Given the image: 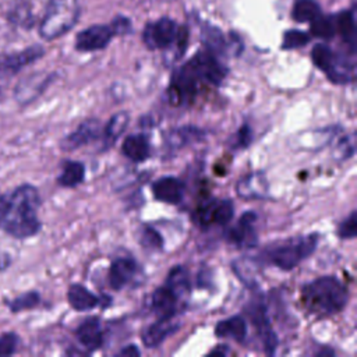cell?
<instances>
[{
    "label": "cell",
    "mask_w": 357,
    "mask_h": 357,
    "mask_svg": "<svg viewBox=\"0 0 357 357\" xmlns=\"http://www.w3.org/2000/svg\"><path fill=\"white\" fill-rule=\"evenodd\" d=\"M301 300L311 314L329 317L346 307L349 291L337 278L322 276L303 286Z\"/></svg>",
    "instance_id": "3"
},
{
    "label": "cell",
    "mask_w": 357,
    "mask_h": 357,
    "mask_svg": "<svg viewBox=\"0 0 357 357\" xmlns=\"http://www.w3.org/2000/svg\"><path fill=\"white\" fill-rule=\"evenodd\" d=\"M117 356L138 357V356H141V351H139V349H138L135 344H128V346H126L124 349H121V350L117 353Z\"/></svg>",
    "instance_id": "40"
},
{
    "label": "cell",
    "mask_w": 357,
    "mask_h": 357,
    "mask_svg": "<svg viewBox=\"0 0 357 357\" xmlns=\"http://www.w3.org/2000/svg\"><path fill=\"white\" fill-rule=\"evenodd\" d=\"M252 139V130L248 124H243L236 134L230 139V146L233 149H244L251 144Z\"/></svg>",
    "instance_id": "36"
},
{
    "label": "cell",
    "mask_w": 357,
    "mask_h": 357,
    "mask_svg": "<svg viewBox=\"0 0 357 357\" xmlns=\"http://www.w3.org/2000/svg\"><path fill=\"white\" fill-rule=\"evenodd\" d=\"M112 26H113L116 35H124V33L130 32V29H131L130 20L126 18V17H117V18L112 22Z\"/></svg>",
    "instance_id": "39"
},
{
    "label": "cell",
    "mask_w": 357,
    "mask_h": 357,
    "mask_svg": "<svg viewBox=\"0 0 357 357\" xmlns=\"http://www.w3.org/2000/svg\"><path fill=\"white\" fill-rule=\"evenodd\" d=\"M255 222H257V215L252 211L243 213L237 225L233 229H230L227 234L229 241L238 248H250L257 245L258 236L254 227Z\"/></svg>",
    "instance_id": "11"
},
{
    "label": "cell",
    "mask_w": 357,
    "mask_h": 357,
    "mask_svg": "<svg viewBox=\"0 0 357 357\" xmlns=\"http://www.w3.org/2000/svg\"><path fill=\"white\" fill-rule=\"evenodd\" d=\"M324 73L333 84H349L354 79V63L346 56L335 52Z\"/></svg>",
    "instance_id": "18"
},
{
    "label": "cell",
    "mask_w": 357,
    "mask_h": 357,
    "mask_svg": "<svg viewBox=\"0 0 357 357\" xmlns=\"http://www.w3.org/2000/svg\"><path fill=\"white\" fill-rule=\"evenodd\" d=\"M152 195L165 204L177 205L184 195V184L174 176H163L152 183Z\"/></svg>",
    "instance_id": "14"
},
{
    "label": "cell",
    "mask_w": 357,
    "mask_h": 357,
    "mask_svg": "<svg viewBox=\"0 0 357 357\" xmlns=\"http://www.w3.org/2000/svg\"><path fill=\"white\" fill-rule=\"evenodd\" d=\"M165 284L170 287L181 300H184L190 294V275L188 271L181 266L176 265L173 266L165 280Z\"/></svg>",
    "instance_id": "26"
},
{
    "label": "cell",
    "mask_w": 357,
    "mask_h": 357,
    "mask_svg": "<svg viewBox=\"0 0 357 357\" xmlns=\"http://www.w3.org/2000/svg\"><path fill=\"white\" fill-rule=\"evenodd\" d=\"M318 245V234L311 233L307 236H298L279 243L275 247L266 250V259L269 264L283 269L291 271L301 261L310 257Z\"/></svg>",
    "instance_id": "4"
},
{
    "label": "cell",
    "mask_w": 357,
    "mask_h": 357,
    "mask_svg": "<svg viewBox=\"0 0 357 357\" xmlns=\"http://www.w3.org/2000/svg\"><path fill=\"white\" fill-rule=\"evenodd\" d=\"M121 152L132 162H144L149 158L151 146L145 134L127 135L121 145Z\"/></svg>",
    "instance_id": "20"
},
{
    "label": "cell",
    "mask_w": 357,
    "mask_h": 357,
    "mask_svg": "<svg viewBox=\"0 0 357 357\" xmlns=\"http://www.w3.org/2000/svg\"><path fill=\"white\" fill-rule=\"evenodd\" d=\"M187 38V29L184 26H178L176 21L169 17H163L148 24L142 35L144 43L149 49H167L176 43L181 52L185 49Z\"/></svg>",
    "instance_id": "6"
},
{
    "label": "cell",
    "mask_w": 357,
    "mask_h": 357,
    "mask_svg": "<svg viewBox=\"0 0 357 357\" xmlns=\"http://www.w3.org/2000/svg\"><path fill=\"white\" fill-rule=\"evenodd\" d=\"M100 131H102V127L98 119L85 120L73 132H70L61 139L60 148L63 151H75L95 141L100 135Z\"/></svg>",
    "instance_id": "10"
},
{
    "label": "cell",
    "mask_w": 357,
    "mask_h": 357,
    "mask_svg": "<svg viewBox=\"0 0 357 357\" xmlns=\"http://www.w3.org/2000/svg\"><path fill=\"white\" fill-rule=\"evenodd\" d=\"M53 77H54L53 74L40 77V78L31 77L29 79L21 82L15 88V99L22 105L32 102L35 98H38L46 89V86L52 82Z\"/></svg>",
    "instance_id": "21"
},
{
    "label": "cell",
    "mask_w": 357,
    "mask_h": 357,
    "mask_svg": "<svg viewBox=\"0 0 357 357\" xmlns=\"http://www.w3.org/2000/svg\"><path fill=\"white\" fill-rule=\"evenodd\" d=\"M227 68L211 50H201L190 61L181 66L172 77L169 99L174 106L188 105L198 95L204 85H220Z\"/></svg>",
    "instance_id": "1"
},
{
    "label": "cell",
    "mask_w": 357,
    "mask_h": 357,
    "mask_svg": "<svg viewBox=\"0 0 357 357\" xmlns=\"http://www.w3.org/2000/svg\"><path fill=\"white\" fill-rule=\"evenodd\" d=\"M67 300L77 311H89L99 304V297L79 283H74L68 287Z\"/></svg>",
    "instance_id": "22"
},
{
    "label": "cell",
    "mask_w": 357,
    "mask_h": 357,
    "mask_svg": "<svg viewBox=\"0 0 357 357\" xmlns=\"http://www.w3.org/2000/svg\"><path fill=\"white\" fill-rule=\"evenodd\" d=\"M85 178V166L78 160H67L63 163L61 172L57 177V183L66 188H74L79 185Z\"/></svg>",
    "instance_id": "24"
},
{
    "label": "cell",
    "mask_w": 357,
    "mask_h": 357,
    "mask_svg": "<svg viewBox=\"0 0 357 357\" xmlns=\"http://www.w3.org/2000/svg\"><path fill=\"white\" fill-rule=\"evenodd\" d=\"M79 8L70 0H54L50 3L40 25L39 33L46 40H53L68 32L78 21Z\"/></svg>",
    "instance_id": "5"
},
{
    "label": "cell",
    "mask_w": 357,
    "mask_h": 357,
    "mask_svg": "<svg viewBox=\"0 0 357 357\" xmlns=\"http://www.w3.org/2000/svg\"><path fill=\"white\" fill-rule=\"evenodd\" d=\"M354 149H356V135L354 132H351L337 144L336 155H339L342 159H347L354 153Z\"/></svg>",
    "instance_id": "37"
},
{
    "label": "cell",
    "mask_w": 357,
    "mask_h": 357,
    "mask_svg": "<svg viewBox=\"0 0 357 357\" xmlns=\"http://www.w3.org/2000/svg\"><path fill=\"white\" fill-rule=\"evenodd\" d=\"M227 353H229V349H227L226 346H219L218 349L212 350V351L209 353V356H216V354H220V356H226Z\"/></svg>",
    "instance_id": "41"
},
{
    "label": "cell",
    "mask_w": 357,
    "mask_h": 357,
    "mask_svg": "<svg viewBox=\"0 0 357 357\" xmlns=\"http://www.w3.org/2000/svg\"><path fill=\"white\" fill-rule=\"evenodd\" d=\"M128 123H130V116L127 112H117L109 119V121L103 128L105 148H109L119 139V137L126 131Z\"/></svg>",
    "instance_id": "25"
},
{
    "label": "cell",
    "mask_w": 357,
    "mask_h": 357,
    "mask_svg": "<svg viewBox=\"0 0 357 357\" xmlns=\"http://www.w3.org/2000/svg\"><path fill=\"white\" fill-rule=\"evenodd\" d=\"M248 315L251 318V322L254 324L255 329L258 331L262 343H264V349L265 353L268 354H273L276 344H278V339L276 335L273 332V329L271 328L269 324V318L266 314V307L262 303V300H254L251 307L248 308Z\"/></svg>",
    "instance_id": "9"
},
{
    "label": "cell",
    "mask_w": 357,
    "mask_h": 357,
    "mask_svg": "<svg viewBox=\"0 0 357 357\" xmlns=\"http://www.w3.org/2000/svg\"><path fill=\"white\" fill-rule=\"evenodd\" d=\"M234 215V206L230 199H208L198 205L195 211V222L202 227L211 225H226Z\"/></svg>",
    "instance_id": "7"
},
{
    "label": "cell",
    "mask_w": 357,
    "mask_h": 357,
    "mask_svg": "<svg viewBox=\"0 0 357 357\" xmlns=\"http://www.w3.org/2000/svg\"><path fill=\"white\" fill-rule=\"evenodd\" d=\"M43 54H45V49L39 45H33L28 49H24L22 52H18L15 54L8 56L4 60V66H6V68H8L11 71H18L22 67H25L28 64H32L33 61L39 60Z\"/></svg>",
    "instance_id": "27"
},
{
    "label": "cell",
    "mask_w": 357,
    "mask_h": 357,
    "mask_svg": "<svg viewBox=\"0 0 357 357\" xmlns=\"http://www.w3.org/2000/svg\"><path fill=\"white\" fill-rule=\"evenodd\" d=\"M39 303H40V294L35 290H31L13 298L11 301L7 303V305L11 312H21L25 310L35 308L36 305H39Z\"/></svg>",
    "instance_id": "30"
},
{
    "label": "cell",
    "mask_w": 357,
    "mask_h": 357,
    "mask_svg": "<svg viewBox=\"0 0 357 357\" xmlns=\"http://www.w3.org/2000/svg\"><path fill=\"white\" fill-rule=\"evenodd\" d=\"M18 346V336L15 333H4L0 336V356L14 354Z\"/></svg>",
    "instance_id": "38"
},
{
    "label": "cell",
    "mask_w": 357,
    "mask_h": 357,
    "mask_svg": "<svg viewBox=\"0 0 357 357\" xmlns=\"http://www.w3.org/2000/svg\"><path fill=\"white\" fill-rule=\"evenodd\" d=\"M40 195L36 187L21 184L0 195V229L15 238H28L40 230L38 209Z\"/></svg>",
    "instance_id": "2"
},
{
    "label": "cell",
    "mask_w": 357,
    "mask_h": 357,
    "mask_svg": "<svg viewBox=\"0 0 357 357\" xmlns=\"http://www.w3.org/2000/svg\"><path fill=\"white\" fill-rule=\"evenodd\" d=\"M336 29L342 35L343 40L349 43L350 49L354 50V43H356V21H354V13L350 11H343L339 14L337 20L335 21Z\"/></svg>",
    "instance_id": "28"
},
{
    "label": "cell",
    "mask_w": 357,
    "mask_h": 357,
    "mask_svg": "<svg viewBox=\"0 0 357 357\" xmlns=\"http://www.w3.org/2000/svg\"><path fill=\"white\" fill-rule=\"evenodd\" d=\"M138 271V265L132 258L120 257L116 258L109 268V284L114 290H120L127 286L135 276Z\"/></svg>",
    "instance_id": "15"
},
{
    "label": "cell",
    "mask_w": 357,
    "mask_h": 357,
    "mask_svg": "<svg viewBox=\"0 0 357 357\" xmlns=\"http://www.w3.org/2000/svg\"><path fill=\"white\" fill-rule=\"evenodd\" d=\"M356 234H357V213H356V211H353L339 225L337 236L343 240H351L356 237Z\"/></svg>",
    "instance_id": "35"
},
{
    "label": "cell",
    "mask_w": 357,
    "mask_h": 357,
    "mask_svg": "<svg viewBox=\"0 0 357 357\" xmlns=\"http://www.w3.org/2000/svg\"><path fill=\"white\" fill-rule=\"evenodd\" d=\"M215 335L218 337H231L237 342H244L247 336V322L240 315L219 321L215 326Z\"/></svg>",
    "instance_id": "23"
},
{
    "label": "cell",
    "mask_w": 357,
    "mask_h": 357,
    "mask_svg": "<svg viewBox=\"0 0 357 357\" xmlns=\"http://www.w3.org/2000/svg\"><path fill=\"white\" fill-rule=\"evenodd\" d=\"M139 240L141 244L146 248H152V250H162L163 247V238L162 236L151 226H142L141 227V233H139Z\"/></svg>",
    "instance_id": "34"
},
{
    "label": "cell",
    "mask_w": 357,
    "mask_h": 357,
    "mask_svg": "<svg viewBox=\"0 0 357 357\" xmlns=\"http://www.w3.org/2000/svg\"><path fill=\"white\" fill-rule=\"evenodd\" d=\"M114 29L110 25H92L81 31L75 38V49L79 52H95L106 47L114 36Z\"/></svg>",
    "instance_id": "8"
},
{
    "label": "cell",
    "mask_w": 357,
    "mask_h": 357,
    "mask_svg": "<svg viewBox=\"0 0 357 357\" xmlns=\"http://www.w3.org/2000/svg\"><path fill=\"white\" fill-rule=\"evenodd\" d=\"M205 131L195 126H183L178 128H174L167 132L166 142L169 148L180 149L185 145H191L194 142H198L204 139Z\"/></svg>",
    "instance_id": "19"
},
{
    "label": "cell",
    "mask_w": 357,
    "mask_h": 357,
    "mask_svg": "<svg viewBox=\"0 0 357 357\" xmlns=\"http://www.w3.org/2000/svg\"><path fill=\"white\" fill-rule=\"evenodd\" d=\"M183 300L165 283L159 286L151 300L152 310L159 315V317H170V315H177L178 305Z\"/></svg>",
    "instance_id": "17"
},
{
    "label": "cell",
    "mask_w": 357,
    "mask_h": 357,
    "mask_svg": "<svg viewBox=\"0 0 357 357\" xmlns=\"http://www.w3.org/2000/svg\"><path fill=\"white\" fill-rule=\"evenodd\" d=\"M310 42V35L298 31V29H290L283 35V42H282V49L290 50V49H297L301 46H305Z\"/></svg>",
    "instance_id": "32"
},
{
    "label": "cell",
    "mask_w": 357,
    "mask_h": 357,
    "mask_svg": "<svg viewBox=\"0 0 357 357\" xmlns=\"http://www.w3.org/2000/svg\"><path fill=\"white\" fill-rule=\"evenodd\" d=\"M319 14L321 8L315 0H297L291 11V15L297 22H311Z\"/></svg>",
    "instance_id": "29"
},
{
    "label": "cell",
    "mask_w": 357,
    "mask_h": 357,
    "mask_svg": "<svg viewBox=\"0 0 357 357\" xmlns=\"http://www.w3.org/2000/svg\"><path fill=\"white\" fill-rule=\"evenodd\" d=\"M78 342L89 351H95L103 344V332L100 326V319L98 317L85 318L75 331Z\"/></svg>",
    "instance_id": "16"
},
{
    "label": "cell",
    "mask_w": 357,
    "mask_h": 357,
    "mask_svg": "<svg viewBox=\"0 0 357 357\" xmlns=\"http://www.w3.org/2000/svg\"><path fill=\"white\" fill-rule=\"evenodd\" d=\"M333 53H335V52H333L329 46L324 45V43H318V45H315V46L312 47V50H311L312 63H314L321 71H324V70L328 67L329 61L332 60Z\"/></svg>",
    "instance_id": "33"
},
{
    "label": "cell",
    "mask_w": 357,
    "mask_h": 357,
    "mask_svg": "<svg viewBox=\"0 0 357 357\" xmlns=\"http://www.w3.org/2000/svg\"><path fill=\"white\" fill-rule=\"evenodd\" d=\"M236 191L244 199H266L269 197V183L264 172H251L237 181Z\"/></svg>",
    "instance_id": "12"
},
{
    "label": "cell",
    "mask_w": 357,
    "mask_h": 357,
    "mask_svg": "<svg viewBox=\"0 0 357 357\" xmlns=\"http://www.w3.org/2000/svg\"><path fill=\"white\" fill-rule=\"evenodd\" d=\"M178 328L180 322L177 321V315L159 317L156 322H153L144 331L142 343L149 349L158 347L166 337L173 335Z\"/></svg>",
    "instance_id": "13"
},
{
    "label": "cell",
    "mask_w": 357,
    "mask_h": 357,
    "mask_svg": "<svg viewBox=\"0 0 357 357\" xmlns=\"http://www.w3.org/2000/svg\"><path fill=\"white\" fill-rule=\"evenodd\" d=\"M336 32L335 20L324 15H318L311 21V33L322 39H331Z\"/></svg>",
    "instance_id": "31"
}]
</instances>
